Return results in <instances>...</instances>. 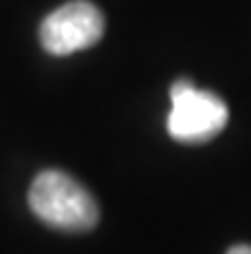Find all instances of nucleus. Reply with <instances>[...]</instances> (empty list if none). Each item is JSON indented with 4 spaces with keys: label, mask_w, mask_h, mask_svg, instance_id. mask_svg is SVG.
<instances>
[{
    "label": "nucleus",
    "mask_w": 251,
    "mask_h": 254,
    "mask_svg": "<svg viewBox=\"0 0 251 254\" xmlns=\"http://www.w3.org/2000/svg\"><path fill=\"white\" fill-rule=\"evenodd\" d=\"M28 205L39 221L67 234H87L100 221V205L93 192L62 170H44L34 177Z\"/></svg>",
    "instance_id": "f257e3e1"
},
{
    "label": "nucleus",
    "mask_w": 251,
    "mask_h": 254,
    "mask_svg": "<svg viewBox=\"0 0 251 254\" xmlns=\"http://www.w3.org/2000/svg\"><path fill=\"white\" fill-rule=\"evenodd\" d=\"M172 111L167 116V131L174 141L205 144L215 139L228 124V106L210 90H200L190 80L172 85Z\"/></svg>",
    "instance_id": "f03ea898"
},
{
    "label": "nucleus",
    "mask_w": 251,
    "mask_h": 254,
    "mask_svg": "<svg viewBox=\"0 0 251 254\" xmlns=\"http://www.w3.org/2000/svg\"><path fill=\"white\" fill-rule=\"evenodd\" d=\"M226 254H251V247H249V244H236V247H231Z\"/></svg>",
    "instance_id": "20e7f679"
},
{
    "label": "nucleus",
    "mask_w": 251,
    "mask_h": 254,
    "mask_svg": "<svg viewBox=\"0 0 251 254\" xmlns=\"http://www.w3.org/2000/svg\"><path fill=\"white\" fill-rule=\"evenodd\" d=\"M105 31V18L90 0H72L41 21V47L54 57H67L98 44Z\"/></svg>",
    "instance_id": "7ed1b4c3"
}]
</instances>
